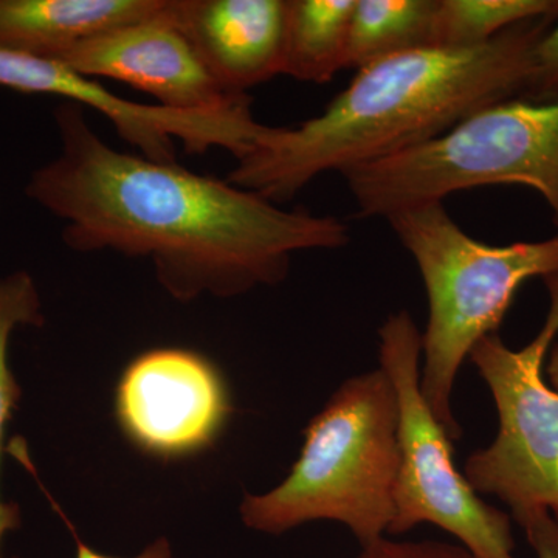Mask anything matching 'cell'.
Returning <instances> with one entry per match:
<instances>
[{
	"label": "cell",
	"mask_w": 558,
	"mask_h": 558,
	"mask_svg": "<svg viewBox=\"0 0 558 558\" xmlns=\"http://www.w3.org/2000/svg\"><path fill=\"white\" fill-rule=\"evenodd\" d=\"M53 120L60 154L32 172L25 196L64 223L68 247L149 259L174 299L278 284L296 253L349 244L347 223L333 216L112 148L75 102H61Z\"/></svg>",
	"instance_id": "cell-1"
},
{
	"label": "cell",
	"mask_w": 558,
	"mask_h": 558,
	"mask_svg": "<svg viewBox=\"0 0 558 558\" xmlns=\"http://www.w3.org/2000/svg\"><path fill=\"white\" fill-rule=\"evenodd\" d=\"M556 13L513 25L472 49H417L357 70L325 112L264 128L229 182L282 204L326 172L387 159L440 137L478 110L520 98Z\"/></svg>",
	"instance_id": "cell-2"
},
{
	"label": "cell",
	"mask_w": 558,
	"mask_h": 558,
	"mask_svg": "<svg viewBox=\"0 0 558 558\" xmlns=\"http://www.w3.org/2000/svg\"><path fill=\"white\" fill-rule=\"evenodd\" d=\"M399 469L395 385L381 368L360 374L304 429L303 450L288 478L244 498L242 520L274 535L310 521H339L366 546L391 526Z\"/></svg>",
	"instance_id": "cell-3"
},
{
	"label": "cell",
	"mask_w": 558,
	"mask_h": 558,
	"mask_svg": "<svg viewBox=\"0 0 558 558\" xmlns=\"http://www.w3.org/2000/svg\"><path fill=\"white\" fill-rule=\"evenodd\" d=\"M421 271L428 295L422 336L421 391L451 440L461 427L451 392L462 363L484 337L498 333L517 292L558 271V234L538 242L490 245L470 238L442 202L402 209L387 219Z\"/></svg>",
	"instance_id": "cell-4"
},
{
	"label": "cell",
	"mask_w": 558,
	"mask_h": 558,
	"mask_svg": "<svg viewBox=\"0 0 558 558\" xmlns=\"http://www.w3.org/2000/svg\"><path fill=\"white\" fill-rule=\"evenodd\" d=\"M362 218L488 185L537 191L558 229V100L487 106L435 140L343 172Z\"/></svg>",
	"instance_id": "cell-5"
},
{
	"label": "cell",
	"mask_w": 558,
	"mask_h": 558,
	"mask_svg": "<svg viewBox=\"0 0 558 558\" xmlns=\"http://www.w3.org/2000/svg\"><path fill=\"white\" fill-rule=\"evenodd\" d=\"M380 368L399 403L400 469L388 534L421 523L449 532L475 558H519L508 513L476 495L453 462V440L421 391L422 333L409 312L389 315L379 329Z\"/></svg>",
	"instance_id": "cell-6"
},
{
	"label": "cell",
	"mask_w": 558,
	"mask_h": 558,
	"mask_svg": "<svg viewBox=\"0 0 558 558\" xmlns=\"http://www.w3.org/2000/svg\"><path fill=\"white\" fill-rule=\"evenodd\" d=\"M545 284L548 317L527 347L515 351L492 333L469 355L494 396L499 428L465 461V480L476 494L506 502L515 521L537 510L558 519V391L543 368L558 333V271Z\"/></svg>",
	"instance_id": "cell-7"
},
{
	"label": "cell",
	"mask_w": 558,
	"mask_h": 558,
	"mask_svg": "<svg viewBox=\"0 0 558 558\" xmlns=\"http://www.w3.org/2000/svg\"><path fill=\"white\" fill-rule=\"evenodd\" d=\"M113 413L135 449L175 461L215 446L233 405L226 377L211 360L191 349L156 348L121 373Z\"/></svg>",
	"instance_id": "cell-8"
},
{
	"label": "cell",
	"mask_w": 558,
	"mask_h": 558,
	"mask_svg": "<svg viewBox=\"0 0 558 558\" xmlns=\"http://www.w3.org/2000/svg\"><path fill=\"white\" fill-rule=\"evenodd\" d=\"M0 86L21 94L54 95L100 112L121 140L140 156L175 163V140L189 154L222 148L240 160L255 146L264 124L252 113V101L222 112H180L117 97L100 81L81 75L58 61L0 49Z\"/></svg>",
	"instance_id": "cell-9"
},
{
	"label": "cell",
	"mask_w": 558,
	"mask_h": 558,
	"mask_svg": "<svg viewBox=\"0 0 558 558\" xmlns=\"http://www.w3.org/2000/svg\"><path fill=\"white\" fill-rule=\"evenodd\" d=\"M165 7L167 0L148 20L86 40L58 62L89 78L130 84L180 112H222L252 101L220 87Z\"/></svg>",
	"instance_id": "cell-10"
},
{
	"label": "cell",
	"mask_w": 558,
	"mask_h": 558,
	"mask_svg": "<svg viewBox=\"0 0 558 558\" xmlns=\"http://www.w3.org/2000/svg\"><path fill=\"white\" fill-rule=\"evenodd\" d=\"M165 13L229 94L284 72L288 0H167Z\"/></svg>",
	"instance_id": "cell-11"
},
{
	"label": "cell",
	"mask_w": 558,
	"mask_h": 558,
	"mask_svg": "<svg viewBox=\"0 0 558 558\" xmlns=\"http://www.w3.org/2000/svg\"><path fill=\"white\" fill-rule=\"evenodd\" d=\"M165 0H0V49L58 61L92 38L148 20Z\"/></svg>",
	"instance_id": "cell-12"
},
{
	"label": "cell",
	"mask_w": 558,
	"mask_h": 558,
	"mask_svg": "<svg viewBox=\"0 0 558 558\" xmlns=\"http://www.w3.org/2000/svg\"><path fill=\"white\" fill-rule=\"evenodd\" d=\"M355 0H288L284 72L303 83H329L347 69Z\"/></svg>",
	"instance_id": "cell-13"
},
{
	"label": "cell",
	"mask_w": 558,
	"mask_h": 558,
	"mask_svg": "<svg viewBox=\"0 0 558 558\" xmlns=\"http://www.w3.org/2000/svg\"><path fill=\"white\" fill-rule=\"evenodd\" d=\"M438 0H355L349 25L347 69L432 47Z\"/></svg>",
	"instance_id": "cell-14"
},
{
	"label": "cell",
	"mask_w": 558,
	"mask_h": 558,
	"mask_svg": "<svg viewBox=\"0 0 558 558\" xmlns=\"http://www.w3.org/2000/svg\"><path fill=\"white\" fill-rule=\"evenodd\" d=\"M558 11V0H438L432 47L472 49L521 22Z\"/></svg>",
	"instance_id": "cell-15"
},
{
	"label": "cell",
	"mask_w": 558,
	"mask_h": 558,
	"mask_svg": "<svg viewBox=\"0 0 558 558\" xmlns=\"http://www.w3.org/2000/svg\"><path fill=\"white\" fill-rule=\"evenodd\" d=\"M43 325L44 315L35 279L24 270L0 278V462L5 428L21 399V387L9 365L10 337L20 326ZM20 524V508L0 498V558H3V537Z\"/></svg>",
	"instance_id": "cell-16"
},
{
	"label": "cell",
	"mask_w": 558,
	"mask_h": 558,
	"mask_svg": "<svg viewBox=\"0 0 558 558\" xmlns=\"http://www.w3.org/2000/svg\"><path fill=\"white\" fill-rule=\"evenodd\" d=\"M520 98L534 102L558 100V17L535 47L531 75Z\"/></svg>",
	"instance_id": "cell-17"
},
{
	"label": "cell",
	"mask_w": 558,
	"mask_h": 558,
	"mask_svg": "<svg viewBox=\"0 0 558 558\" xmlns=\"http://www.w3.org/2000/svg\"><path fill=\"white\" fill-rule=\"evenodd\" d=\"M355 558H475L461 545L446 542H395L380 538L362 546Z\"/></svg>",
	"instance_id": "cell-18"
},
{
	"label": "cell",
	"mask_w": 558,
	"mask_h": 558,
	"mask_svg": "<svg viewBox=\"0 0 558 558\" xmlns=\"http://www.w3.org/2000/svg\"><path fill=\"white\" fill-rule=\"evenodd\" d=\"M537 558H558V519L549 510H537L517 521Z\"/></svg>",
	"instance_id": "cell-19"
},
{
	"label": "cell",
	"mask_w": 558,
	"mask_h": 558,
	"mask_svg": "<svg viewBox=\"0 0 558 558\" xmlns=\"http://www.w3.org/2000/svg\"><path fill=\"white\" fill-rule=\"evenodd\" d=\"M76 558H123L106 556V554L98 553V550L92 549L89 545L76 539ZM130 558H174L172 556V549L170 542L165 538L156 539L150 543L148 548L142 550L138 556Z\"/></svg>",
	"instance_id": "cell-20"
},
{
	"label": "cell",
	"mask_w": 558,
	"mask_h": 558,
	"mask_svg": "<svg viewBox=\"0 0 558 558\" xmlns=\"http://www.w3.org/2000/svg\"><path fill=\"white\" fill-rule=\"evenodd\" d=\"M548 354V362L545 363V376L548 377L550 387L558 391V341L550 347Z\"/></svg>",
	"instance_id": "cell-21"
}]
</instances>
